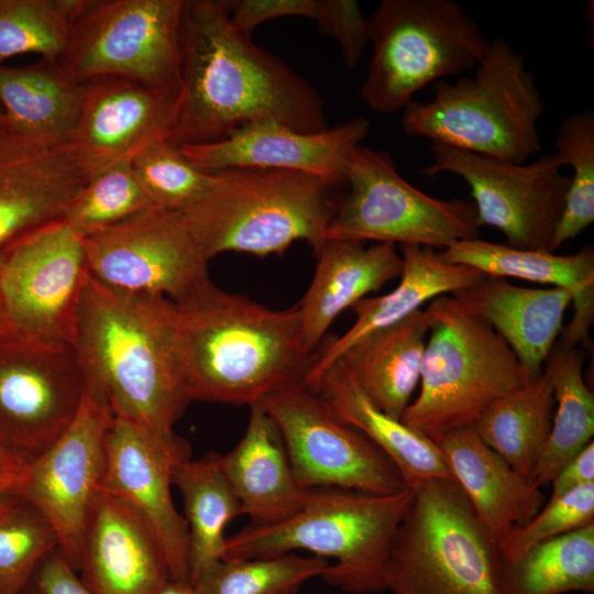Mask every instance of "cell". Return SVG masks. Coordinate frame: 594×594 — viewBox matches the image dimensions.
Masks as SVG:
<instances>
[{
    "label": "cell",
    "instance_id": "6da1fadb",
    "mask_svg": "<svg viewBox=\"0 0 594 594\" xmlns=\"http://www.w3.org/2000/svg\"><path fill=\"white\" fill-rule=\"evenodd\" d=\"M230 10L226 0H184L180 100L167 140L213 143L260 121L309 133L329 128L311 84L237 30Z\"/></svg>",
    "mask_w": 594,
    "mask_h": 594
},
{
    "label": "cell",
    "instance_id": "7a4b0ae2",
    "mask_svg": "<svg viewBox=\"0 0 594 594\" xmlns=\"http://www.w3.org/2000/svg\"><path fill=\"white\" fill-rule=\"evenodd\" d=\"M175 305L176 350L190 402L260 403L302 383L315 356L301 342L297 305L267 308L209 278Z\"/></svg>",
    "mask_w": 594,
    "mask_h": 594
},
{
    "label": "cell",
    "instance_id": "3957f363",
    "mask_svg": "<svg viewBox=\"0 0 594 594\" xmlns=\"http://www.w3.org/2000/svg\"><path fill=\"white\" fill-rule=\"evenodd\" d=\"M72 345L86 388L102 397L112 413L174 435L190 400L177 358L170 299L114 289L89 274Z\"/></svg>",
    "mask_w": 594,
    "mask_h": 594
},
{
    "label": "cell",
    "instance_id": "277c9868",
    "mask_svg": "<svg viewBox=\"0 0 594 594\" xmlns=\"http://www.w3.org/2000/svg\"><path fill=\"white\" fill-rule=\"evenodd\" d=\"M413 490L371 494L311 488L302 507L271 525H252L227 537L221 560L263 558L306 550L333 558L322 576L350 594L386 591L385 570Z\"/></svg>",
    "mask_w": 594,
    "mask_h": 594
},
{
    "label": "cell",
    "instance_id": "5b68a950",
    "mask_svg": "<svg viewBox=\"0 0 594 594\" xmlns=\"http://www.w3.org/2000/svg\"><path fill=\"white\" fill-rule=\"evenodd\" d=\"M544 102L525 59L504 37L490 42L473 76L439 80L431 100H411L402 125L409 136L512 162L541 151Z\"/></svg>",
    "mask_w": 594,
    "mask_h": 594
},
{
    "label": "cell",
    "instance_id": "8992f818",
    "mask_svg": "<svg viewBox=\"0 0 594 594\" xmlns=\"http://www.w3.org/2000/svg\"><path fill=\"white\" fill-rule=\"evenodd\" d=\"M418 395L402 421L431 440L473 426L496 400L532 377L505 340L454 295L428 302Z\"/></svg>",
    "mask_w": 594,
    "mask_h": 594
},
{
    "label": "cell",
    "instance_id": "52a82bcc",
    "mask_svg": "<svg viewBox=\"0 0 594 594\" xmlns=\"http://www.w3.org/2000/svg\"><path fill=\"white\" fill-rule=\"evenodd\" d=\"M321 178L298 170L230 168L215 173L211 187L183 216L209 260L226 252L257 256L324 242L332 215Z\"/></svg>",
    "mask_w": 594,
    "mask_h": 594
},
{
    "label": "cell",
    "instance_id": "ba28073f",
    "mask_svg": "<svg viewBox=\"0 0 594 594\" xmlns=\"http://www.w3.org/2000/svg\"><path fill=\"white\" fill-rule=\"evenodd\" d=\"M503 554L453 480L413 488L392 544L385 588L393 594H503Z\"/></svg>",
    "mask_w": 594,
    "mask_h": 594
},
{
    "label": "cell",
    "instance_id": "9c48e42d",
    "mask_svg": "<svg viewBox=\"0 0 594 594\" xmlns=\"http://www.w3.org/2000/svg\"><path fill=\"white\" fill-rule=\"evenodd\" d=\"M370 26L360 98L377 113L403 110L428 84L475 67L491 42L453 0H382Z\"/></svg>",
    "mask_w": 594,
    "mask_h": 594
},
{
    "label": "cell",
    "instance_id": "30bf717a",
    "mask_svg": "<svg viewBox=\"0 0 594 594\" xmlns=\"http://www.w3.org/2000/svg\"><path fill=\"white\" fill-rule=\"evenodd\" d=\"M324 240L446 249L479 238L474 204L431 197L404 179L387 152L358 146Z\"/></svg>",
    "mask_w": 594,
    "mask_h": 594
},
{
    "label": "cell",
    "instance_id": "8fae6325",
    "mask_svg": "<svg viewBox=\"0 0 594 594\" xmlns=\"http://www.w3.org/2000/svg\"><path fill=\"white\" fill-rule=\"evenodd\" d=\"M184 0H101L74 23L57 62L78 82L123 77L180 94Z\"/></svg>",
    "mask_w": 594,
    "mask_h": 594
},
{
    "label": "cell",
    "instance_id": "7c38bea8",
    "mask_svg": "<svg viewBox=\"0 0 594 594\" xmlns=\"http://www.w3.org/2000/svg\"><path fill=\"white\" fill-rule=\"evenodd\" d=\"M260 404L278 427L294 479L302 490L387 495L408 488L392 460L365 435L340 420L305 384L278 388Z\"/></svg>",
    "mask_w": 594,
    "mask_h": 594
},
{
    "label": "cell",
    "instance_id": "4fadbf2b",
    "mask_svg": "<svg viewBox=\"0 0 594 594\" xmlns=\"http://www.w3.org/2000/svg\"><path fill=\"white\" fill-rule=\"evenodd\" d=\"M427 176L453 173L470 186L479 227L498 229L506 244L551 252L570 178L559 155L543 154L530 163H512L431 142Z\"/></svg>",
    "mask_w": 594,
    "mask_h": 594
},
{
    "label": "cell",
    "instance_id": "5bb4252c",
    "mask_svg": "<svg viewBox=\"0 0 594 594\" xmlns=\"http://www.w3.org/2000/svg\"><path fill=\"white\" fill-rule=\"evenodd\" d=\"M86 381L72 344L0 333V443L29 460L75 418Z\"/></svg>",
    "mask_w": 594,
    "mask_h": 594
},
{
    "label": "cell",
    "instance_id": "9a60e30c",
    "mask_svg": "<svg viewBox=\"0 0 594 594\" xmlns=\"http://www.w3.org/2000/svg\"><path fill=\"white\" fill-rule=\"evenodd\" d=\"M88 276L84 239L64 219L18 241L7 250L0 276L10 330L73 344Z\"/></svg>",
    "mask_w": 594,
    "mask_h": 594
},
{
    "label": "cell",
    "instance_id": "2e32d148",
    "mask_svg": "<svg viewBox=\"0 0 594 594\" xmlns=\"http://www.w3.org/2000/svg\"><path fill=\"white\" fill-rule=\"evenodd\" d=\"M84 246L90 276L114 289L178 301L210 278V260L182 211L151 207Z\"/></svg>",
    "mask_w": 594,
    "mask_h": 594
},
{
    "label": "cell",
    "instance_id": "e0dca14e",
    "mask_svg": "<svg viewBox=\"0 0 594 594\" xmlns=\"http://www.w3.org/2000/svg\"><path fill=\"white\" fill-rule=\"evenodd\" d=\"M112 417L109 404L86 388L70 425L30 461L19 494L50 522L58 552L76 572L87 517L101 485Z\"/></svg>",
    "mask_w": 594,
    "mask_h": 594
},
{
    "label": "cell",
    "instance_id": "ac0fdd59",
    "mask_svg": "<svg viewBox=\"0 0 594 594\" xmlns=\"http://www.w3.org/2000/svg\"><path fill=\"white\" fill-rule=\"evenodd\" d=\"M105 449L100 490L121 498L146 518L163 544L170 579L190 582L188 526L170 494L173 468L190 458L189 446L175 433H158L113 413Z\"/></svg>",
    "mask_w": 594,
    "mask_h": 594
},
{
    "label": "cell",
    "instance_id": "d6986e66",
    "mask_svg": "<svg viewBox=\"0 0 594 594\" xmlns=\"http://www.w3.org/2000/svg\"><path fill=\"white\" fill-rule=\"evenodd\" d=\"M370 122L355 117L319 132H301L274 121L253 122L213 143L179 146L197 168H272L315 175L330 186L344 184L352 156Z\"/></svg>",
    "mask_w": 594,
    "mask_h": 594
},
{
    "label": "cell",
    "instance_id": "ffe728a7",
    "mask_svg": "<svg viewBox=\"0 0 594 594\" xmlns=\"http://www.w3.org/2000/svg\"><path fill=\"white\" fill-rule=\"evenodd\" d=\"M180 94L123 77L86 82L80 117L70 145L88 179L131 162L147 144L168 136Z\"/></svg>",
    "mask_w": 594,
    "mask_h": 594
},
{
    "label": "cell",
    "instance_id": "44dd1931",
    "mask_svg": "<svg viewBox=\"0 0 594 594\" xmlns=\"http://www.w3.org/2000/svg\"><path fill=\"white\" fill-rule=\"evenodd\" d=\"M88 180L70 143H51L0 122V253L61 220Z\"/></svg>",
    "mask_w": 594,
    "mask_h": 594
},
{
    "label": "cell",
    "instance_id": "7402d4cb",
    "mask_svg": "<svg viewBox=\"0 0 594 594\" xmlns=\"http://www.w3.org/2000/svg\"><path fill=\"white\" fill-rule=\"evenodd\" d=\"M77 573L91 594H154L170 579L165 550L151 524L102 490L87 517Z\"/></svg>",
    "mask_w": 594,
    "mask_h": 594
},
{
    "label": "cell",
    "instance_id": "603a6c76",
    "mask_svg": "<svg viewBox=\"0 0 594 594\" xmlns=\"http://www.w3.org/2000/svg\"><path fill=\"white\" fill-rule=\"evenodd\" d=\"M432 440L499 548L544 505L541 488L490 448L473 426L444 432Z\"/></svg>",
    "mask_w": 594,
    "mask_h": 594
},
{
    "label": "cell",
    "instance_id": "cb8c5ba5",
    "mask_svg": "<svg viewBox=\"0 0 594 594\" xmlns=\"http://www.w3.org/2000/svg\"><path fill=\"white\" fill-rule=\"evenodd\" d=\"M403 268L398 285L383 296L365 297L352 308L354 323L339 338L331 340L314 359L304 384L315 389L323 373L360 339L389 327L432 299L466 289L485 275L462 264H453L433 248L400 245Z\"/></svg>",
    "mask_w": 594,
    "mask_h": 594
},
{
    "label": "cell",
    "instance_id": "d4e9b609",
    "mask_svg": "<svg viewBox=\"0 0 594 594\" xmlns=\"http://www.w3.org/2000/svg\"><path fill=\"white\" fill-rule=\"evenodd\" d=\"M316 271L297 305L304 349L312 354L336 318L402 274L396 245L324 240L315 254Z\"/></svg>",
    "mask_w": 594,
    "mask_h": 594
},
{
    "label": "cell",
    "instance_id": "484cf974",
    "mask_svg": "<svg viewBox=\"0 0 594 594\" xmlns=\"http://www.w3.org/2000/svg\"><path fill=\"white\" fill-rule=\"evenodd\" d=\"M440 255L486 276L512 277L566 288L572 293L573 316L563 327L560 341L590 351V327L594 318V251L585 246L575 254L560 255L541 250H522L479 238L461 240Z\"/></svg>",
    "mask_w": 594,
    "mask_h": 594
},
{
    "label": "cell",
    "instance_id": "4316f807",
    "mask_svg": "<svg viewBox=\"0 0 594 594\" xmlns=\"http://www.w3.org/2000/svg\"><path fill=\"white\" fill-rule=\"evenodd\" d=\"M452 295L505 340L532 378L542 373L572 304V293L566 288L522 287L486 275Z\"/></svg>",
    "mask_w": 594,
    "mask_h": 594
},
{
    "label": "cell",
    "instance_id": "83f0119b",
    "mask_svg": "<svg viewBox=\"0 0 594 594\" xmlns=\"http://www.w3.org/2000/svg\"><path fill=\"white\" fill-rule=\"evenodd\" d=\"M219 463L252 525L279 522L306 502L308 490L296 483L278 427L260 403L250 406L243 437Z\"/></svg>",
    "mask_w": 594,
    "mask_h": 594
},
{
    "label": "cell",
    "instance_id": "f1b7e54d",
    "mask_svg": "<svg viewBox=\"0 0 594 594\" xmlns=\"http://www.w3.org/2000/svg\"><path fill=\"white\" fill-rule=\"evenodd\" d=\"M314 391L340 420L365 435L392 460L408 488L433 479L453 480L435 441L378 409L340 362L323 373Z\"/></svg>",
    "mask_w": 594,
    "mask_h": 594
},
{
    "label": "cell",
    "instance_id": "f546056e",
    "mask_svg": "<svg viewBox=\"0 0 594 594\" xmlns=\"http://www.w3.org/2000/svg\"><path fill=\"white\" fill-rule=\"evenodd\" d=\"M428 336L422 309L360 339L336 361L382 411L402 419L419 386Z\"/></svg>",
    "mask_w": 594,
    "mask_h": 594
},
{
    "label": "cell",
    "instance_id": "4dcf8cb0",
    "mask_svg": "<svg viewBox=\"0 0 594 594\" xmlns=\"http://www.w3.org/2000/svg\"><path fill=\"white\" fill-rule=\"evenodd\" d=\"M86 82L70 78L57 62L9 67L0 64V101L9 124L29 136L69 143L77 127Z\"/></svg>",
    "mask_w": 594,
    "mask_h": 594
},
{
    "label": "cell",
    "instance_id": "1f68e13d",
    "mask_svg": "<svg viewBox=\"0 0 594 594\" xmlns=\"http://www.w3.org/2000/svg\"><path fill=\"white\" fill-rule=\"evenodd\" d=\"M219 457L209 453L197 460L177 462L172 484L182 494L188 526L190 582L206 568L222 559L223 530L241 514V504L223 474Z\"/></svg>",
    "mask_w": 594,
    "mask_h": 594
},
{
    "label": "cell",
    "instance_id": "d6a6232c",
    "mask_svg": "<svg viewBox=\"0 0 594 594\" xmlns=\"http://www.w3.org/2000/svg\"><path fill=\"white\" fill-rule=\"evenodd\" d=\"M583 353L558 340L544 362L554 395L551 431L530 481L538 487L551 484L559 471L590 442L594 435V396L583 376Z\"/></svg>",
    "mask_w": 594,
    "mask_h": 594
},
{
    "label": "cell",
    "instance_id": "836d02e7",
    "mask_svg": "<svg viewBox=\"0 0 594 594\" xmlns=\"http://www.w3.org/2000/svg\"><path fill=\"white\" fill-rule=\"evenodd\" d=\"M554 395L542 373L492 404L473 425L480 438L517 472L530 479L547 444Z\"/></svg>",
    "mask_w": 594,
    "mask_h": 594
},
{
    "label": "cell",
    "instance_id": "e575fe53",
    "mask_svg": "<svg viewBox=\"0 0 594 594\" xmlns=\"http://www.w3.org/2000/svg\"><path fill=\"white\" fill-rule=\"evenodd\" d=\"M503 594L594 592V522L503 561Z\"/></svg>",
    "mask_w": 594,
    "mask_h": 594
},
{
    "label": "cell",
    "instance_id": "d590c367",
    "mask_svg": "<svg viewBox=\"0 0 594 594\" xmlns=\"http://www.w3.org/2000/svg\"><path fill=\"white\" fill-rule=\"evenodd\" d=\"M329 566L326 558L296 552L219 560L191 583L200 594H296L308 580L322 578Z\"/></svg>",
    "mask_w": 594,
    "mask_h": 594
},
{
    "label": "cell",
    "instance_id": "8d00e7d4",
    "mask_svg": "<svg viewBox=\"0 0 594 594\" xmlns=\"http://www.w3.org/2000/svg\"><path fill=\"white\" fill-rule=\"evenodd\" d=\"M58 547L46 518L23 496L0 498V594H22L41 561Z\"/></svg>",
    "mask_w": 594,
    "mask_h": 594
},
{
    "label": "cell",
    "instance_id": "74e56055",
    "mask_svg": "<svg viewBox=\"0 0 594 594\" xmlns=\"http://www.w3.org/2000/svg\"><path fill=\"white\" fill-rule=\"evenodd\" d=\"M557 154L573 169L564 207L557 223L551 252L578 237L594 221V112L568 117L556 136Z\"/></svg>",
    "mask_w": 594,
    "mask_h": 594
},
{
    "label": "cell",
    "instance_id": "f35d334b",
    "mask_svg": "<svg viewBox=\"0 0 594 594\" xmlns=\"http://www.w3.org/2000/svg\"><path fill=\"white\" fill-rule=\"evenodd\" d=\"M151 207L131 162H123L90 177L68 204L63 219L85 239Z\"/></svg>",
    "mask_w": 594,
    "mask_h": 594
},
{
    "label": "cell",
    "instance_id": "ab89813d",
    "mask_svg": "<svg viewBox=\"0 0 594 594\" xmlns=\"http://www.w3.org/2000/svg\"><path fill=\"white\" fill-rule=\"evenodd\" d=\"M73 29L63 0H0V64L25 53L58 62Z\"/></svg>",
    "mask_w": 594,
    "mask_h": 594
},
{
    "label": "cell",
    "instance_id": "60d3db41",
    "mask_svg": "<svg viewBox=\"0 0 594 594\" xmlns=\"http://www.w3.org/2000/svg\"><path fill=\"white\" fill-rule=\"evenodd\" d=\"M131 164L153 206L167 210H186L215 182V173L197 168L166 138L147 144Z\"/></svg>",
    "mask_w": 594,
    "mask_h": 594
},
{
    "label": "cell",
    "instance_id": "b9f144b4",
    "mask_svg": "<svg viewBox=\"0 0 594 594\" xmlns=\"http://www.w3.org/2000/svg\"><path fill=\"white\" fill-rule=\"evenodd\" d=\"M594 522V483L575 487L549 498L524 526L501 544L505 560L514 559L530 547Z\"/></svg>",
    "mask_w": 594,
    "mask_h": 594
},
{
    "label": "cell",
    "instance_id": "7bdbcfd3",
    "mask_svg": "<svg viewBox=\"0 0 594 594\" xmlns=\"http://www.w3.org/2000/svg\"><path fill=\"white\" fill-rule=\"evenodd\" d=\"M319 30L333 37L339 45L348 68L361 61L370 42V19H366L354 0H320L315 19Z\"/></svg>",
    "mask_w": 594,
    "mask_h": 594
},
{
    "label": "cell",
    "instance_id": "ee69618b",
    "mask_svg": "<svg viewBox=\"0 0 594 594\" xmlns=\"http://www.w3.org/2000/svg\"><path fill=\"white\" fill-rule=\"evenodd\" d=\"M230 3L233 26L251 36L256 26L277 18L301 16L315 21L320 0H237Z\"/></svg>",
    "mask_w": 594,
    "mask_h": 594
},
{
    "label": "cell",
    "instance_id": "f6af8a7d",
    "mask_svg": "<svg viewBox=\"0 0 594 594\" xmlns=\"http://www.w3.org/2000/svg\"><path fill=\"white\" fill-rule=\"evenodd\" d=\"M22 594H91L78 573L58 550L46 556L34 570Z\"/></svg>",
    "mask_w": 594,
    "mask_h": 594
},
{
    "label": "cell",
    "instance_id": "bcb514c9",
    "mask_svg": "<svg viewBox=\"0 0 594 594\" xmlns=\"http://www.w3.org/2000/svg\"><path fill=\"white\" fill-rule=\"evenodd\" d=\"M594 483V442H590L572 458L552 480L550 498L558 497L575 487Z\"/></svg>",
    "mask_w": 594,
    "mask_h": 594
},
{
    "label": "cell",
    "instance_id": "7dc6e473",
    "mask_svg": "<svg viewBox=\"0 0 594 594\" xmlns=\"http://www.w3.org/2000/svg\"><path fill=\"white\" fill-rule=\"evenodd\" d=\"M30 461L0 443V498L11 494H20L28 475Z\"/></svg>",
    "mask_w": 594,
    "mask_h": 594
},
{
    "label": "cell",
    "instance_id": "c3c4849f",
    "mask_svg": "<svg viewBox=\"0 0 594 594\" xmlns=\"http://www.w3.org/2000/svg\"><path fill=\"white\" fill-rule=\"evenodd\" d=\"M154 594H200L191 582L169 579Z\"/></svg>",
    "mask_w": 594,
    "mask_h": 594
},
{
    "label": "cell",
    "instance_id": "681fc988",
    "mask_svg": "<svg viewBox=\"0 0 594 594\" xmlns=\"http://www.w3.org/2000/svg\"><path fill=\"white\" fill-rule=\"evenodd\" d=\"M6 252L7 251L0 253V276H1V270H2V264L4 261ZM8 330H10V328L7 321V317H6V312H4V308L2 304L1 292H0V333L6 332Z\"/></svg>",
    "mask_w": 594,
    "mask_h": 594
},
{
    "label": "cell",
    "instance_id": "f907efd6",
    "mask_svg": "<svg viewBox=\"0 0 594 594\" xmlns=\"http://www.w3.org/2000/svg\"><path fill=\"white\" fill-rule=\"evenodd\" d=\"M6 120H7V118H6L4 113L0 112V122H3Z\"/></svg>",
    "mask_w": 594,
    "mask_h": 594
}]
</instances>
